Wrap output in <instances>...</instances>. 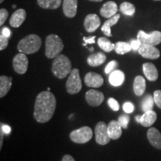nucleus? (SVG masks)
<instances>
[{
    "label": "nucleus",
    "mask_w": 161,
    "mask_h": 161,
    "mask_svg": "<svg viewBox=\"0 0 161 161\" xmlns=\"http://www.w3.org/2000/svg\"><path fill=\"white\" fill-rule=\"evenodd\" d=\"M28 65H29V60L25 54L19 52L13 60V67L16 72L20 75L25 74L28 69Z\"/></svg>",
    "instance_id": "nucleus-9"
},
{
    "label": "nucleus",
    "mask_w": 161,
    "mask_h": 161,
    "mask_svg": "<svg viewBox=\"0 0 161 161\" xmlns=\"http://www.w3.org/2000/svg\"><path fill=\"white\" fill-rule=\"evenodd\" d=\"M106 60V55L102 52L92 54L87 58V64L91 66H98L104 64Z\"/></svg>",
    "instance_id": "nucleus-25"
},
{
    "label": "nucleus",
    "mask_w": 161,
    "mask_h": 161,
    "mask_svg": "<svg viewBox=\"0 0 161 161\" xmlns=\"http://www.w3.org/2000/svg\"><path fill=\"white\" fill-rule=\"evenodd\" d=\"M139 54L141 56L147 59H158L160 58V52L158 49L154 47V46L142 44L138 50Z\"/></svg>",
    "instance_id": "nucleus-11"
},
{
    "label": "nucleus",
    "mask_w": 161,
    "mask_h": 161,
    "mask_svg": "<svg viewBox=\"0 0 161 161\" xmlns=\"http://www.w3.org/2000/svg\"><path fill=\"white\" fill-rule=\"evenodd\" d=\"M95 39H96V36H92V37H84L83 40L84 41V43L83 44V46H86V44L95 43Z\"/></svg>",
    "instance_id": "nucleus-39"
},
{
    "label": "nucleus",
    "mask_w": 161,
    "mask_h": 161,
    "mask_svg": "<svg viewBox=\"0 0 161 161\" xmlns=\"http://www.w3.org/2000/svg\"><path fill=\"white\" fill-rule=\"evenodd\" d=\"M72 71V64L66 55H59L55 58L52 66L53 75L60 79L66 78Z\"/></svg>",
    "instance_id": "nucleus-2"
},
{
    "label": "nucleus",
    "mask_w": 161,
    "mask_h": 161,
    "mask_svg": "<svg viewBox=\"0 0 161 161\" xmlns=\"http://www.w3.org/2000/svg\"><path fill=\"white\" fill-rule=\"evenodd\" d=\"M130 46H131L132 50H134V51H138L139 49H140V47L141 46V45H142L141 42L138 39L131 40V41H130Z\"/></svg>",
    "instance_id": "nucleus-38"
},
{
    "label": "nucleus",
    "mask_w": 161,
    "mask_h": 161,
    "mask_svg": "<svg viewBox=\"0 0 161 161\" xmlns=\"http://www.w3.org/2000/svg\"><path fill=\"white\" fill-rule=\"evenodd\" d=\"M123 110L126 114H131L134 110V105L131 102H127L123 104Z\"/></svg>",
    "instance_id": "nucleus-37"
},
{
    "label": "nucleus",
    "mask_w": 161,
    "mask_h": 161,
    "mask_svg": "<svg viewBox=\"0 0 161 161\" xmlns=\"http://www.w3.org/2000/svg\"><path fill=\"white\" fill-rule=\"evenodd\" d=\"M154 1H161V0H154Z\"/></svg>",
    "instance_id": "nucleus-49"
},
{
    "label": "nucleus",
    "mask_w": 161,
    "mask_h": 161,
    "mask_svg": "<svg viewBox=\"0 0 161 161\" xmlns=\"http://www.w3.org/2000/svg\"><path fill=\"white\" fill-rule=\"evenodd\" d=\"M0 133H1V139H0V149H2V148H3V130H1V131H0Z\"/></svg>",
    "instance_id": "nucleus-43"
},
{
    "label": "nucleus",
    "mask_w": 161,
    "mask_h": 161,
    "mask_svg": "<svg viewBox=\"0 0 161 161\" xmlns=\"http://www.w3.org/2000/svg\"><path fill=\"white\" fill-rule=\"evenodd\" d=\"M42 46V40L39 36L29 35L23 38L17 45L18 51L25 55L37 52Z\"/></svg>",
    "instance_id": "nucleus-3"
},
{
    "label": "nucleus",
    "mask_w": 161,
    "mask_h": 161,
    "mask_svg": "<svg viewBox=\"0 0 161 161\" xmlns=\"http://www.w3.org/2000/svg\"><path fill=\"white\" fill-rule=\"evenodd\" d=\"M154 103L157 104V106L161 109V90H158L154 91Z\"/></svg>",
    "instance_id": "nucleus-34"
},
{
    "label": "nucleus",
    "mask_w": 161,
    "mask_h": 161,
    "mask_svg": "<svg viewBox=\"0 0 161 161\" xmlns=\"http://www.w3.org/2000/svg\"><path fill=\"white\" fill-rule=\"evenodd\" d=\"M92 130L90 127L84 126L70 133L69 137L72 142L78 144H84L92 139Z\"/></svg>",
    "instance_id": "nucleus-6"
},
{
    "label": "nucleus",
    "mask_w": 161,
    "mask_h": 161,
    "mask_svg": "<svg viewBox=\"0 0 161 161\" xmlns=\"http://www.w3.org/2000/svg\"><path fill=\"white\" fill-rule=\"evenodd\" d=\"M98 45L106 52H110L115 49V44L110 41L107 37H99L98 39Z\"/></svg>",
    "instance_id": "nucleus-27"
},
{
    "label": "nucleus",
    "mask_w": 161,
    "mask_h": 161,
    "mask_svg": "<svg viewBox=\"0 0 161 161\" xmlns=\"http://www.w3.org/2000/svg\"><path fill=\"white\" fill-rule=\"evenodd\" d=\"M1 34L5 36V37L9 38L11 37V30H10L8 27H4L3 29H2Z\"/></svg>",
    "instance_id": "nucleus-41"
},
{
    "label": "nucleus",
    "mask_w": 161,
    "mask_h": 161,
    "mask_svg": "<svg viewBox=\"0 0 161 161\" xmlns=\"http://www.w3.org/2000/svg\"><path fill=\"white\" fill-rule=\"evenodd\" d=\"M146 88L145 78L141 75L136 76L134 81V91L137 96H141L144 93Z\"/></svg>",
    "instance_id": "nucleus-23"
},
{
    "label": "nucleus",
    "mask_w": 161,
    "mask_h": 161,
    "mask_svg": "<svg viewBox=\"0 0 161 161\" xmlns=\"http://www.w3.org/2000/svg\"><path fill=\"white\" fill-rule=\"evenodd\" d=\"M8 17V12L6 9L2 8L0 10V25H3L5 20Z\"/></svg>",
    "instance_id": "nucleus-36"
},
{
    "label": "nucleus",
    "mask_w": 161,
    "mask_h": 161,
    "mask_svg": "<svg viewBox=\"0 0 161 161\" xmlns=\"http://www.w3.org/2000/svg\"><path fill=\"white\" fill-rule=\"evenodd\" d=\"M135 6L131 3H128V2H125V3L121 4L120 11L125 15L132 17L135 14Z\"/></svg>",
    "instance_id": "nucleus-30"
},
{
    "label": "nucleus",
    "mask_w": 161,
    "mask_h": 161,
    "mask_svg": "<svg viewBox=\"0 0 161 161\" xmlns=\"http://www.w3.org/2000/svg\"><path fill=\"white\" fill-rule=\"evenodd\" d=\"M108 106H109L114 111H118V110H119V102L115 99V98H110L108 101Z\"/></svg>",
    "instance_id": "nucleus-32"
},
{
    "label": "nucleus",
    "mask_w": 161,
    "mask_h": 161,
    "mask_svg": "<svg viewBox=\"0 0 161 161\" xmlns=\"http://www.w3.org/2000/svg\"><path fill=\"white\" fill-rule=\"evenodd\" d=\"M100 19L96 14H91L87 15L84 19V28L89 33L94 32L100 26Z\"/></svg>",
    "instance_id": "nucleus-13"
},
{
    "label": "nucleus",
    "mask_w": 161,
    "mask_h": 161,
    "mask_svg": "<svg viewBox=\"0 0 161 161\" xmlns=\"http://www.w3.org/2000/svg\"><path fill=\"white\" fill-rule=\"evenodd\" d=\"M12 77L1 75L0 77V97L3 98L9 92L12 85Z\"/></svg>",
    "instance_id": "nucleus-21"
},
{
    "label": "nucleus",
    "mask_w": 161,
    "mask_h": 161,
    "mask_svg": "<svg viewBox=\"0 0 161 161\" xmlns=\"http://www.w3.org/2000/svg\"><path fill=\"white\" fill-rule=\"evenodd\" d=\"M66 91L68 93L76 94L80 91L82 88L81 80L80 78V72L78 69H72L66 84Z\"/></svg>",
    "instance_id": "nucleus-5"
},
{
    "label": "nucleus",
    "mask_w": 161,
    "mask_h": 161,
    "mask_svg": "<svg viewBox=\"0 0 161 161\" xmlns=\"http://www.w3.org/2000/svg\"><path fill=\"white\" fill-rule=\"evenodd\" d=\"M12 7H13V8H16V7H17V6H16L15 5H14L13 6H12Z\"/></svg>",
    "instance_id": "nucleus-46"
},
{
    "label": "nucleus",
    "mask_w": 161,
    "mask_h": 161,
    "mask_svg": "<svg viewBox=\"0 0 161 161\" xmlns=\"http://www.w3.org/2000/svg\"><path fill=\"white\" fill-rule=\"evenodd\" d=\"M147 137L153 147L161 149V134L157 128H150L147 132Z\"/></svg>",
    "instance_id": "nucleus-14"
},
{
    "label": "nucleus",
    "mask_w": 161,
    "mask_h": 161,
    "mask_svg": "<svg viewBox=\"0 0 161 161\" xmlns=\"http://www.w3.org/2000/svg\"><path fill=\"white\" fill-rule=\"evenodd\" d=\"M125 74L120 70L113 71L109 76V82L112 86H119L124 83Z\"/></svg>",
    "instance_id": "nucleus-24"
},
{
    "label": "nucleus",
    "mask_w": 161,
    "mask_h": 161,
    "mask_svg": "<svg viewBox=\"0 0 161 161\" xmlns=\"http://www.w3.org/2000/svg\"><path fill=\"white\" fill-rule=\"evenodd\" d=\"M56 98L49 91L39 93L35 104L34 116L39 123H46L52 118L56 108Z\"/></svg>",
    "instance_id": "nucleus-1"
},
{
    "label": "nucleus",
    "mask_w": 161,
    "mask_h": 161,
    "mask_svg": "<svg viewBox=\"0 0 161 161\" xmlns=\"http://www.w3.org/2000/svg\"><path fill=\"white\" fill-rule=\"evenodd\" d=\"M137 39L142 44L157 46L161 43V32L159 31H154L152 33L147 34L140 30L138 32Z\"/></svg>",
    "instance_id": "nucleus-7"
},
{
    "label": "nucleus",
    "mask_w": 161,
    "mask_h": 161,
    "mask_svg": "<svg viewBox=\"0 0 161 161\" xmlns=\"http://www.w3.org/2000/svg\"><path fill=\"white\" fill-rule=\"evenodd\" d=\"M96 141L98 145L104 146L110 142V139L108 130V125L104 122H99L95 128Z\"/></svg>",
    "instance_id": "nucleus-8"
},
{
    "label": "nucleus",
    "mask_w": 161,
    "mask_h": 161,
    "mask_svg": "<svg viewBox=\"0 0 161 161\" xmlns=\"http://www.w3.org/2000/svg\"><path fill=\"white\" fill-rule=\"evenodd\" d=\"M117 62H116V60H112V61H110V63L106 66L105 69H104V72H105L106 74L111 73L113 70L115 69L116 66H117Z\"/></svg>",
    "instance_id": "nucleus-33"
},
{
    "label": "nucleus",
    "mask_w": 161,
    "mask_h": 161,
    "mask_svg": "<svg viewBox=\"0 0 161 161\" xmlns=\"http://www.w3.org/2000/svg\"><path fill=\"white\" fill-rule=\"evenodd\" d=\"M84 83L87 86L98 88L102 86L104 83L103 78L96 72H90L86 74L84 77Z\"/></svg>",
    "instance_id": "nucleus-12"
},
{
    "label": "nucleus",
    "mask_w": 161,
    "mask_h": 161,
    "mask_svg": "<svg viewBox=\"0 0 161 161\" xmlns=\"http://www.w3.org/2000/svg\"><path fill=\"white\" fill-rule=\"evenodd\" d=\"M26 18V12L24 9H18L12 14L10 19V25L14 28L19 27Z\"/></svg>",
    "instance_id": "nucleus-17"
},
{
    "label": "nucleus",
    "mask_w": 161,
    "mask_h": 161,
    "mask_svg": "<svg viewBox=\"0 0 161 161\" xmlns=\"http://www.w3.org/2000/svg\"><path fill=\"white\" fill-rule=\"evenodd\" d=\"M8 45V38L5 37L1 34L0 35V50L3 51Z\"/></svg>",
    "instance_id": "nucleus-35"
},
{
    "label": "nucleus",
    "mask_w": 161,
    "mask_h": 161,
    "mask_svg": "<svg viewBox=\"0 0 161 161\" xmlns=\"http://www.w3.org/2000/svg\"><path fill=\"white\" fill-rule=\"evenodd\" d=\"M3 1H4V0H0V3H3Z\"/></svg>",
    "instance_id": "nucleus-48"
},
{
    "label": "nucleus",
    "mask_w": 161,
    "mask_h": 161,
    "mask_svg": "<svg viewBox=\"0 0 161 161\" xmlns=\"http://www.w3.org/2000/svg\"><path fill=\"white\" fill-rule=\"evenodd\" d=\"M122 126L119 123L118 121L112 120L108 125V134L111 140H118L122 135Z\"/></svg>",
    "instance_id": "nucleus-19"
},
{
    "label": "nucleus",
    "mask_w": 161,
    "mask_h": 161,
    "mask_svg": "<svg viewBox=\"0 0 161 161\" xmlns=\"http://www.w3.org/2000/svg\"><path fill=\"white\" fill-rule=\"evenodd\" d=\"M141 116H140V115H139V116H136V122H138V123H140Z\"/></svg>",
    "instance_id": "nucleus-44"
},
{
    "label": "nucleus",
    "mask_w": 161,
    "mask_h": 161,
    "mask_svg": "<svg viewBox=\"0 0 161 161\" xmlns=\"http://www.w3.org/2000/svg\"><path fill=\"white\" fill-rule=\"evenodd\" d=\"M85 99L88 104L92 107H97L102 104L104 99V94L96 90H90L86 92Z\"/></svg>",
    "instance_id": "nucleus-10"
},
{
    "label": "nucleus",
    "mask_w": 161,
    "mask_h": 161,
    "mask_svg": "<svg viewBox=\"0 0 161 161\" xmlns=\"http://www.w3.org/2000/svg\"><path fill=\"white\" fill-rule=\"evenodd\" d=\"M157 120V114L154 110H148L141 116L140 124L143 127H150Z\"/></svg>",
    "instance_id": "nucleus-22"
},
{
    "label": "nucleus",
    "mask_w": 161,
    "mask_h": 161,
    "mask_svg": "<svg viewBox=\"0 0 161 161\" xmlns=\"http://www.w3.org/2000/svg\"><path fill=\"white\" fill-rule=\"evenodd\" d=\"M1 130L4 132V134H10L11 128L9 125H3V123H1Z\"/></svg>",
    "instance_id": "nucleus-40"
},
{
    "label": "nucleus",
    "mask_w": 161,
    "mask_h": 161,
    "mask_svg": "<svg viewBox=\"0 0 161 161\" xmlns=\"http://www.w3.org/2000/svg\"><path fill=\"white\" fill-rule=\"evenodd\" d=\"M90 1H92V2H102V0H90Z\"/></svg>",
    "instance_id": "nucleus-45"
},
{
    "label": "nucleus",
    "mask_w": 161,
    "mask_h": 161,
    "mask_svg": "<svg viewBox=\"0 0 161 161\" xmlns=\"http://www.w3.org/2000/svg\"><path fill=\"white\" fill-rule=\"evenodd\" d=\"M142 70L147 79L150 81H155L158 78V71L156 66L152 63H145L142 65Z\"/></svg>",
    "instance_id": "nucleus-18"
},
{
    "label": "nucleus",
    "mask_w": 161,
    "mask_h": 161,
    "mask_svg": "<svg viewBox=\"0 0 161 161\" xmlns=\"http://www.w3.org/2000/svg\"><path fill=\"white\" fill-rule=\"evenodd\" d=\"M129 121L130 117L128 115H122L118 119L119 123L120 124V125L122 126V128H124V129H127L128 123H129Z\"/></svg>",
    "instance_id": "nucleus-31"
},
{
    "label": "nucleus",
    "mask_w": 161,
    "mask_h": 161,
    "mask_svg": "<svg viewBox=\"0 0 161 161\" xmlns=\"http://www.w3.org/2000/svg\"><path fill=\"white\" fill-rule=\"evenodd\" d=\"M78 0H64L63 11L66 17L72 18L76 15Z\"/></svg>",
    "instance_id": "nucleus-15"
},
{
    "label": "nucleus",
    "mask_w": 161,
    "mask_h": 161,
    "mask_svg": "<svg viewBox=\"0 0 161 161\" xmlns=\"http://www.w3.org/2000/svg\"><path fill=\"white\" fill-rule=\"evenodd\" d=\"M64 49L62 40L56 35H49L46 39V56L49 59L55 58Z\"/></svg>",
    "instance_id": "nucleus-4"
},
{
    "label": "nucleus",
    "mask_w": 161,
    "mask_h": 161,
    "mask_svg": "<svg viewBox=\"0 0 161 161\" xmlns=\"http://www.w3.org/2000/svg\"><path fill=\"white\" fill-rule=\"evenodd\" d=\"M120 18V14H116L114 17H110L107 21L104 22V25L102 27V31L108 37H111V27L116 25L118 23L119 19Z\"/></svg>",
    "instance_id": "nucleus-20"
},
{
    "label": "nucleus",
    "mask_w": 161,
    "mask_h": 161,
    "mask_svg": "<svg viewBox=\"0 0 161 161\" xmlns=\"http://www.w3.org/2000/svg\"><path fill=\"white\" fill-rule=\"evenodd\" d=\"M61 161H75V159H74L73 158L71 155H69V154H65L63 157V158H62Z\"/></svg>",
    "instance_id": "nucleus-42"
},
{
    "label": "nucleus",
    "mask_w": 161,
    "mask_h": 161,
    "mask_svg": "<svg viewBox=\"0 0 161 161\" xmlns=\"http://www.w3.org/2000/svg\"><path fill=\"white\" fill-rule=\"evenodd\" d=\"M47 90H48V91H49V90H50V88H49V87H48V88H47Z\"/></svg>",
    "instance_id": "nucleus-47"
},
{
    "label": "nucleus",
    "mask_w": 161,
    "mask_h": 161,
    "mask_svg": "<svg viewBox=\"0 0 161 161\" xmlns=\"http://www.w3.org/2000/svg\"><path fill=\"white\" fill-rule=\"evenodd\" d=\"M62 0H37L40 7L45 9H57L60 7Z\"/></svg>",
    "instance_id": "nucleus-26"
},
{
    "label": "nucleus",
    "mask_w": 161,
    "mask_h": 161,
    "mask_svg": "<svg viewBox=\"0 0 161 161\" xmlns=\"http://www.w3.org/2000/svg\"><path fill=\"white\" fill-rule=\"evenodd\" d=\"M154 104V97L150 94H148L145 96V98L142 99V103H141V108L143 112L148 111V110H152Z\"/></svg>",
    "instance_id": "nucleus-29"
},
{
    "label": "nucleus",
    "mask_w": 161,
    "mask_h": 161,
    "mask_svg": "<svg viewBox=\"0 0 161 161\" xmlns=\"http://www.w3.org/2000/svg\"><path fill=\"white\" fill-rule=\"evenodd\" d=\"M114 50L119 55H124V54H126L131 51L132 48L130 43H126V42L119 41L115 44Z\"/></svg>",
    "instance_id": "nucleus-28"
},
{
    "label": "nucleus",
    "mask_w": 161,
    "mask_h": 161,
    "mask_svg": "<svg viewBox=\"0 0 161 161\" xmlns=\"http://www.w3.org/2000/svg\"><path fill=\"white\" fill-rule=\"evenodd\" d=\"M118 8L116 3L113 1H109L104 3L102 8L100 9V14L103 17L110 18L115 16L117 12Z\"/></svg>",
    "instance_id": "nucleus-16"
}]
</instances>
